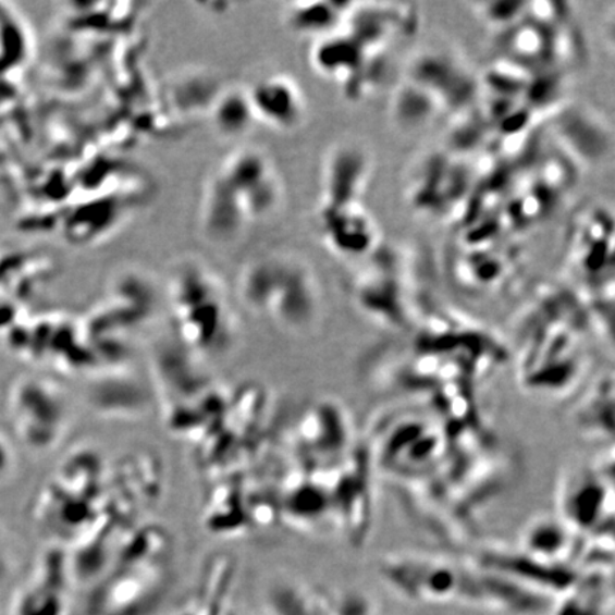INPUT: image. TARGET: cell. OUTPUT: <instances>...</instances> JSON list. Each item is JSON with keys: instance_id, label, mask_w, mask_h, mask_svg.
I'll return each instance as SVG.
<instances>
[{"instance_id": "cell-9", "label": "cell", "mask_w": 615, "mask_h": 615, "mask_svg": "<svg viewBox=\"0 0 615 615\" xmlns=\"http://www.w3.org/2000/svg\"><path fill=\"white\" fill-rule=\"evenodd\" d=\"M323 242L336 256L359 258L377 251L378 226L362 205L319 208Z\"/></svg>"}, {"instance_id": "cell-11", "label": "cell", "mask_w": 615, "mask_h": 615, "mask_svg": "<svg viewBox=\"0 0 615 615\" xmlns=\"http://www.w3.org/2000/svg\"><path fill=\"white\" fill-rule=\"evenodd\" d=\"M581 538L562 517H540L529 522L522 531L521 556L540 566H550L553 562H563L575 552Z\"/></svg>"}, {"instance_id": "cell-10", "label": "cell", "mask_w": 615, "mask_h": 615, "mask_svg": "<svg viewBox=\"0 0 615 615\" xmlns=\"http://www.w3.org/2000/svg\"><path fill=\"white\" fill-rule=\"evenodd\" d=\"M410 81L436 97L445 110L465 108L478 89L465 67L446 54L439 53L423 54L416 60Z\"/></svg>"}, {"instance_id": "cell-8", "label": "cell", "mask_w": 615, "mask_h": 615, "mask_svg": "<svg viewBox=\"0 0 615 615\" xmlns=\"http://www.w3.org/2000/svg\"><path fill=\"white\" fill-rule=\"evenodd\" d=\"M355 295L360 309L374 321L391 327H404L409 322L410 308L404 280L392 261L382 260L364 272L356 282Z\"/></svg>"}, {"instance_id": "cell-2", "label": "cell", "mask_w": 615, "mask_h": 615, "mask_svg": "<svg viewBox=\"0 0 615 615\" xmlns=\"http://www.w3.org/2000/svg\"><path fill=\"white\" fill-rule=\"evenodd\" d=\"M238 291L249 309L288 331L309 330L321 311L316 275L295 254H258L243 267Z\"/></svg>"}, {"instance_id": "cell-7", "label": "cell", "mask_w": 615, "mask_h": 615, "mask_svg": "<svg viewBox=\"0 0 615 615\" xmlns=\"http://www.w3.org/2000/svg\"><path fill=\"white\" fill-rule=\"evenodd\" d=\"M247 95L257 122L274 131L293 132L307 115V100L293 77L279 73L260 78Z\"/></svg>"}, {"instance_id": "cell-3", "label": "cell", "mask_w": 615, "mask_h": 615, "mask_svg": "<svg viewBox=\"0 0 615 615\" xmlns=\"http://www.w3.org/2000/svg\"><path fill=\"white\" fill-rule=\"evenodd\" d=\"M170 297L182 334L198 348L219 346L233 331V313L219 276L196 258H182L170 276Z\"/></svg>"}, {"instance_id": "cell-5", "label": "cell", "mask_w": 615, "mask_h": 615, "mask_svg": "<svg viewBox=\"0 0 615 615\" xmlns=\"http://www.w3.org/2000/svg\"><path fill=\"white\" fill-rule=\"evenodd\" d=\"M9 404L17 432L27 446L48 448L62 436L67 423V406L52 383L23 379L13 386Z\"/></svg>"}, {"instance_id": "cell-16", "label": "cell", "mask_w": 615, "mask_h": 615, "mask_svg": "<svg viewBox=\"0 0 615 615\" xmlns=\"http://www.w3.org/2000/svg\"><path fill=\"white\" fill-rule=\"evenodd\" d=\"M527 4L521 2H485L478 4L485 21L494 25H513L526 15Z\"/></svg>"}, {"instance_id": "cell-6", "label": "cell", "mask_w": 615, "mask_h": 615, "mask_svg": "<svg viewBox=\"0 0 615 615\" xmlns=\"http://www.w3.org/2000/svg\"><path fill=\"white\" fill-rule=\"evenodd\" d=\"M372 161L364 146L337 143L325 157L319 208L360 205L371 177Z\"/></svg>"}, {"instance_id": "cell-13", "label": "cell", "mask_w": 615, "mask_h": 615, "mask_svg": "<svg viewBox=\"0 0 615 615\" xmlns=\"http://www.w3.org/2000/svg\"><path fill=\"white\" fill-rule=\"evenodd\" d=\"M441 112H445V109L436 97L410 78L393 95V119L408 131L427 126Z\"/></svg>"}, {"instance_id": "cell-14", "label": "cell", "mask_w": 615, "mask_h": 615, "mask_svg": "<svg viewBox=\"0 0 615 615\" xmlns=\"http://www.w3.org/2000/svg\"><path fill=\"white\" fill-rule=\"evenodd\" d=\"M217 132L226 137L242 136L257 122L249 103L247 89L231 90L216 104L212 114Z\"/></svg>"}, {"instance_id": "cell-12", "label": "cell", "mask_w": 615, "mask_h": 615, "mask_svg": "<svg viewBox=\"0 0 615 615\" xmlns=\"http://www.w3.org/2000/svg\"><path fill=\"white\" fill-rule=\"evenodd\" d=\"M350 2H300L286 9L285 23L299 35L325 38L344 26Z\"/></svg>"}, {"instance_id": "cell-15", "label": "cell", "mask_w": 615, "mask_h": 615, "mask_svg": "<svg viewBox=\"0 0 615 615\" xmlns=\"http://www.w3.org/2000/svg\"><path fill=\"white\" fill-rule=\"evenodd\" d=\"M613 404V373L610 372L607 378L601 379L595 385V390L591 393V399L586 405L585 410L580 414V423L582 429L590 432L591 436L605 438L610 441L613 439V429L605 423V406Z\"/></svg>"}, {"instance_id": "cell-1", "label": "cell", "mask_w": 615, "mask_h": 615, "mask_svg": "<svg viewBox=\"0 0 615 615\" xmlns=\"http://www.w3.org/2000/svg\"><path fill=\"white\" fill-rule=\"evenodd\" d=\"M285 188L275 161L260 147H238L207 175L198 226L208 243L226 247L274 219Z\"/></svg>"}, {"instance_id": "cell-4", "label": "cell", "mask_w": 615, "mask_h": 615, "mask_svg": "<svg viewBox=\"0 0 615 615\" xmlns=\"http://www.w3.org/2000/svg\"><path fill=\"white\" fill-rule=\"evenodd\" d=\"M613 460L580 466L559 485V517L582 538L613 539Z\"/></svg>"}]
</instances>
